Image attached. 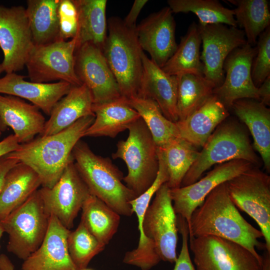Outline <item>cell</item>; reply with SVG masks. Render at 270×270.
Instances as JSON below:
<instances>
[{
	"mask_svg": "<svg viewBox=\"0 0 270 270\" xmlns=\"http://www.w3.org/2000/svg\"><path fill=\"white\" fill-rule=\"evenodd\" d=\"M198 158L184 176L180 186L191 184L216 164L244 160L257 166L260 160L244 128L234 120H225L208 138Z\"/></svg>",
	"mask_w": 270,
	"mask_h": 270,
	"instance_id": "obj_5",
	"label": "cell"
},
{
	"mask_svg": "<svg viewBox=\"0 0 270 270\" xmlns=\"http://www.w3.org/2000/svg\"><path fill=\"white\" fill-rule=\"evenodd\" d=\"M76 38H60L42 45L34 46L26 62L31 82L50 83L58 80L73 86L82 84L74 70Z\"/></svg>",
	"mask_w": 270,
	"mask_h": 270,
	"instance_id": "obj_9",
	"label": "cell"
},
{
	"mask_svg": "<svg viewBox=\"0 0 270 270\" xmlns=\"http://www.w3.org/2000/svg\"><path fill=\"white\" fill-rule=\"evenodd\" d=\"M93 104L91 92L85 84L72 86L68 92L55 104L39 136L55 134L83 117L94 116L92 111Z\"/></svg>",
	"mask_w": 270,
	"mask_h": 270,
	"instance_id": "obj_24",
	"label": "cell"
},
{
	"mask_svg": "<svg viewBox=\"0 0 270 270\" xmlns=\"http://www.w3.org/2000/svg\"><path fill=\"white\" fill-rule=\"evenodd\" d=\"M32 36L26 8L0 6V48L4 54L0 64L7 73L21 70L34 48Z\"/></svg>",
	"mask_w": 270,
	"mask_h": 270,
	"instance_id": "obj_13",
	"label": "cell"
},
{
	"mask_svg": "<svg viewBox=\"0 0 270 270\" xmlns=\"http://www.w3.org/2000/svg\"><path fill=\"white\" fill-rule=\"evenodd\" d=\"M229 116L228 109L214 94L191 115L176 122L179 136L196 148H202L216 128Z\"/></svg>",
	"mask_w": 270,
	"mask_h": 270,
	"instance_id": "obj_25",
	"label": "cell"
},
{
	"mask_svg": "<svg viewBox=\"0 0 270 270\" xmlns=\"http://www.w3.org/2000/svg\"><path fill=\"white\" fill-rule=\"evenodd\" d=\"M226 184L234 205L258 225L270 252V176L254 166Z\"/></svg>",
	"mask_w": 270,
	"mask_h": 270,
	"instance_id": "obj_8",
	"label": "cell"
},
{
	"mask_svg": "<svg viewBox=\"0 0 270 270\" xmlns=\"http://www.w3.org/2000/svg\"><path fill=\"white\" fill-rule=\"evenodd\" d=\"M20 144L18 138L14 134L5 138L0 142V158L16 150Z\"/></svg>",
	"mask_w": 270,
	"mask_h": 270,
	"instance_id": "obj_43",
	"label": "cell"
},
{
	"mask_svg": "<svg viewBox=\"0 0 270 270\" xmlns=\"http://www.w3.org/2000/svg\"><path fill=\"white\" fill-rule=\"evenodd\" d=\"M238 26L244 28L247 44L256 46L258 36L270 24V11L266 0H228Z\"/></svg>",
	"mask_w": 270,
	"mask_h": 270,
	"instance_id": "obj_34",
	"label": "cell"
},
{
	"mask_svg": "<svg viewBox=\"0 0 270 270\" xmlns=\"http://www.w3.org/2000/svg\"><path fill=\"white\" fill-rule=\"evenodd\" d=\"M147 0H134L128 14L123 20L124 23L128 27H136V23L142 9L147 3Z\"/></svg>",
	"mask_w": 270,
	"mask_h": 270,
	"instance_id": "obj_42",
	"label": "cell"
},
{
	"mask_svg": "<svg viewBox=\"0 0 270 270\" xmlns=\"http://www.w3.org/2000/svg\"><path fill=\"white\" fill-rule=\"evenodd\" d=\"M104 247L81 222L75 230L70 231L68 237V252L76 270L86 268L92 258Z\"/></svg>",
	"mask_w": 270,
	"mask_h": 270,
	"instance_id": "obj_38",
	"label": "cell"
},
{
	"mask_svg": "<svg viewBox=\"0 0 270 270\" xmlns=\"http://www.w3.org/2000/svg\"><path fill=\"white\" fill-rule=\"evenodd\" d=\"M94 120L84 136L115 138L140 116L130 104L128 98H120L108 102L93 104Z\"/></svg>",
	"mask_w": 270,
	"mask_h": 270,
	"instance_id": "obj_26",
	"label": "cell"
},
{
	"mask_svg": "<svg viewBox=\"0 0 270 270\" xmlns=\"http://www.w3.org/2000/svg\"><path fill=\"white\" fill-rule=\"evenodd\" d=\"M166 182L155 194L152 204L148 207L142 227L146 237L152 242L161 260L174 263L177 259V215Z\"/></svg>",
	"mask_w": 270,
	"mask_h": 270,
	"instance_id": "obj_11",
	"label": "cell"
},
{
	"mask_svg": "<svg viewBox=\"0 0 270 270\" xmlns=\"http://www.w3.org/2000/svg\"><path fill=\"white\" fill-rule=\"evenodd\" d=\"M24 78L16 72L6 74L0 78V94L27 100L48 116L50 115L55 104L73 86L62 81L50 83L28 82Z\"/></svg>",
	"mask_w": 270,
	"mask_h": 270,
	"instance_id": "obj_22",
	"label": "cell"
},
{
	"mask_svg": "<svg viewBox=\"0 0 270 270\" xmlns=\"http://www.w3.org/2000/svg\"><path fill=\"white\" fill-rule=\"evenodd\" d=\"M257 52L256 46L248 44L232 50L223 66L224 78L222 84L214 90V94L228 108L240 99L259 100L258 88L251 76L252 60Z\"/></svg>",
	"mask_w": 270,
	"mask_h": 270,
	"instance_id": "obj_17",
	"label": "cell"
},
{
	"mask_svg": "<svg viewBox=\"0 0 270 270\" xmlns=\"http://www.w3.org/2000/svg\"><path fill=\"white\" fill-rule=\"evenodd\" d=\"M262 262L261 270H270V252L266 250L262 256Z\"/></svg>",
	"mask_w": 270,
	"mask_h": 270,
	"instance_id": "obj_47",
	"label": "cell"
},
{
	"mask_svg": "<svg viewBox=\"0 0 270 270\" xmlns=\"http://www.w3.org/2000/svg\"><path fill=\"white\" fill-rule=\"evenodd\" d=\"M142 62V74L136 96L154 100L166 118L176 122L178 120L176 76L165 72L144 52Z\"/></svg>",
	"mask_w": 270,
	"mask_h": 270,
	"instance_id": "obj_21",
	"label": "cell"
},
{
	"mask_svg": "<svg viewBox=\"0 0 270 270\" xmlns=\"http://www.w3.org/2000/svg\"><path fill=\"white\" fill-rule=\"evenodd\" d=\"M128 100L144 122L158 146H163L172 138L179 136L176 122L164 116L154 100L138 96Z\"/></svg>",
	"mask_w": 270,
	"mask_h": 270,
	"instance_id": "obj_37",
	"label": "cell"
},
{
	"mask_svg": "<svg viewBox=\"0 0 270 270\" xmlns=\"http://www.w3.org/2000/svg\"><path fill=\"white\" fill-rule=\"evenodd\" d=\"M72 156L78 172L92 194L120 216L132 215L130 202L136 196L122 183V173L110 158L96 155L81 140L74 146Z\"/></svg>",
	"mask_w": 270,
	"mask_h": 270,
	"instance_id": "obj_3",
	"label": "cell"
},
{
	"mask_svg": "<svg viewBox=\"0 0 270 270\" xmlns=\"http://www.w3.org/2000/svg\"><path fill=\"white\" fill-rule=\"evenodd\" d=\"M77 10L76 48L90 42L102 50L107 36L106 0H72Z\"/></svg>",
	"mask_w": 270,
	"mask_h": 270,
	"instance_id": "obj_29",
	"label": "cell"
},
{
	"mask_svg": "<svg viewBox=\"0 0 270 270\" xmlns=\"http://www.w3.org/2000/svg\"><path fill=\"white\" fill-rule=\"evenodd\" d=\"M0 270H15L12 261L4 254L0 255Z\"/></svg>",
	"mask_w": 270,
	"mask_h": 270,
	"instance_id": "obj_46",
	"label": "cell"
},
{
	"mask_svg": "<svg viewBox=\"0 0 270 270\" xmlns=\"http://www.w3.org/2000/svg\"><path fill=\"white\" fill-rule=\"evenodd\" d=\"M2 130H1L0 129V136L1 134H2Z\"/></svg>",
	"mask_w": 270,
	"mask_h": 270,
	"instance_id": "obj_51",
	"label": "cell"
},
{
	"mask_svg": "<svg viewBox=\"0 0 270 270\" xmlns=\"http://www.w3.org/2000/svg\"><path fill=\"white\" fill-rule=\"evenodd\" d=\"M158 147L167 166L169 179L166 183L168 187L170 189L180 188L184 176L198 158L200 152L179 136L172 138L163 146Z\"/></svg>",
	"mask_w": 270,
	"mask_h": 270,
	"instance_id": "obj_35",
	"label": "cell"
},
{
	"mask_svg": "<svg viewBox=\"0 0 270 270\" xmlns=\"http://www.w3.org/2000/svg\"><path fill=\"white\" fill-rule=\"evenodd\" d=\"M232 108L248 126L255 149L260 155L264 168L270 172V109L260 101L243 98L235 101Z\"/></svg>",
	"mask_w": 270,
	"mask_h": 270,
	"instance_id": "obj_27",
	"label": "cell"
},
{
	"mask_svg": "<svg viewBox=\"0 0 270 270\" xmlns=\"http://www.w3.org/2000/svg\"><path fill=\"white\" fill-rule=\"evenodd\" d=\"M128 130L127 139L118 142L112 158L122 159L126 163L128 172L123 180L138 196L146 190L156 178L159 168L158 146L141 118Z\"/></svg>",
	"mask_w": 270,
	"mask_h": 270,
	"instance_id": "obj_6",
	"label": "cell"
},
{
	"mask_svg": "<svg viewBox=\"0 0 270 270\" xmlns=\"http://www.w3.org/2000/svg\"><path fill=\"white\" fill-rule=\"evenodd\" d=\"M94 120V116L83 117L58 133L39 136L20 144L18 149L6 155L32 168L38 175L42 187L52 188L73 158L74 146L84 136Z\"/></svg>",
	"mask_w": 270,
	"mask_h": 270,
	"instance_id": "obj_2",
	"label": "cell"
},
{
	"mask_svg": "<svg viewBox=\"0 0 270 270\" xmlns=\"http://www.w3.org/2000/svg\"><path fill=\"white\" fill-rule=\"evenodd\" d=\"M4 232V230L2 225V222H0V238L2 237V234H3Z\"/></svg>",
	"mask_w": 270,
	"mask_h": 270,
	"instance_id": "obj_48",
	"label": "cell"
},
{
	"mask_svg": "<svg viewBox=\"0 0 270 270\" xmlns=\"http://www.w3.org/2000/svg\"><path fill=\"white\" fill-rule=\"evenodd\" d=\"M257 52L252 62L251 76L252 82L258 88L270 76V26L258 36Z\"/></svg>",
	"mask_w": 270,
	"mask_h": 270,
	"instance_id": "obj_39",
	"label": "cell"
},
{
	"mask_svg": "<svg viewBox=\"0 0 270 270\" xmlns=\"http://www.w3.org/2000/svg\"><path fill=\"white\" fill-rule=\"evenodd\" d=\"M202 50L200 60L204 66V76L216 88L224 78V62L234 49L246 44L243 30L224 24L198 25Z\"/></svg>",
	"mask_w": 270,
	"mask_h": 270,
	"instance_id": "obj_14",
	"label": "cell"
},
{
	"mask_svg": "<svg viewBox=\"0 0 270 270\" xmlns=\"http://www.w3.org/2000/svg\"><path fill=\"white\" fill-rule=\"evenodd\" d=\"M189 238L212 236L238 243L262 264L256 249H266L258 238L260 230L248 222L230 199L226 182L215 188L193 212L188 226Z\"/></svg>",
	"mask_w": 270,
	"mask_h": 270,
	"instance_id": "obj_1",
	"label": "cell"
},
{
	"mask_svg": "<svg viewBox=\"0 0 270 270\" xmlns=\"http://www.w3.org/2000/svg\"><path fill=\"white\" fill-rule=\"evenodd\" d=\"M176 78L178 120H182L200 108L214 95L216 86L204 76L184 74Z\"/></svg>",
	"mask_w": 270,
	"mask_h": 270,
	"instance_id": "obj_33",
	"label": "cell"
},
{
	"mask_svg": "<svg viewBox=\"0 0 270 270\" xmlns=\"http://www.w3.org/2000/svg\"><path fill=\"white\" fill-rule=\"evenodd\" d=\"M3 72L4 71H3L2 66L1 64H0V75L2 74V72Z\"/></svg>",
	"mask_w": 270,
	"mask_h": 270,
	"instance_id": "obj_49",
	"label": "cell"
},
{
	"mask_svg": "<svg viewBox=\"0 0 270 270\" xmlns=\"http://www.w3.org/2000/svg\"><path fill=\"white\" fill-rule=\"evenodd\" d=\"M70 231L56 218L50 216L42 243L24 260L22 270H76L68 248Z\"/></svg>",
	"mask_w": 270,
	"mask_h": 270,
	"instance_id": "obj_19",
	"label": "cell"
},
{
	"mask_svg": "<svg viewBox=\"0 0 270 270\" xmlns=\"http://www.w3.org/2000/svg\"><path fill=\"white\" fill-rule=\"evenodd\" d=\"M18 162L16 159L8 157L6 155L0 158V194L6 174Z\"/></svg>",
	"mask_w": 270,
	"mask_h": 270,
	"instance_id": "obj_44",
	"label": "cell"
},
{
	"mask_svg": "<svg viewBox=\"0 0 270 270\" xmlns=\"http://www.w3.org/2000/svg\"><path fill=\"white\" fill-rule=\"evenodd\" d=\"M42 186L38 174L28 166L18 162L7 173L0 194V222L26 201Z\"/></svg>",
	"mask_w": 270,
	"mask_h": 270,
	"instance_id": "obj_28",
	"label": "cell"
},
{
	"mask_svg": "<svg viewBox=\"0 0 270 270\" xmlns=\"http://www.w3.org/2000/svg\"><path fill=\"white\" fill-rule=\"evenodd\" d=\"M92 270V269H88V268H84V269H83V270Z\"/></svg>",
	"mask_w": 270,
	"mask_h": 270,
	"instance_id": "obj_50",
	"label": "cell"
},
{
	"mask_svg": "<svg viewBox=\"0 0 270 270\" xmlns=\"http://www.w3.org/2000/svg\"><path fill=\"white\" fill-rule=\"evenodd\" d=\"M158 158V171L154 182L146 190L130 202L133 212L135 213L138 218L140 238L136 248L126 253L123 262L138 266L142 270H149L161 260L156 252L154 244L144 236L142 227L144 214L152 197L161 186L167 182L169 179L168 168L164 156L159 154Z\"/></svg>",
	"mask_w": 270,
	"mask_h": 270,
	"instance_id": "obj_20",
	"label": "cell"
},
{
	"mask_svg": "<svg viewBox=\"0 0 270 270\" xmlns=\"http://www.w3.org/2000/svg\"><path fill=\"white\" fill-rule=\"evenodd\" d=\"M60 0H28L26 14L35 46L52 42L59 38Z\"/></svg>",
	"mask_w": 270,
	"mask_h": 270,
	"instance_id": "obj_31",
	"label": "cell"
},
{
	"mask_svg": "<svg viewBox=\"0 0 270 270\" xmlns=\"http://www.w3.org/2000/svg\"><path fill=\"white\" fill-rule=\"evenodd\" d=\"M168 6L151 14L136 28L139 44L162 68L176 50V22Z\"/></svg>",
	"mask_w": 270,
	"mask_h": 270,
	"instance_id": "obj_18",
	"label": "cell"
},
{
	"mask_svg": "<svg viewBox=\"0 0 270 270\" xmlns=\"http://www.w3.org/2000/svg\"><path fill=\"white\" fill-rule=\"evenodd\" d=\"M50 217L38 190L0 222L8 234V251L25 260L42 243Z\"/></svg>",
	"mask_w": 270,
	"mask_h": 270,
	"instance_id": "obj_7",
	"label": "cell"
},
{
	"mask_svg": "<svg viewBox=\"0 0 270 270\" xmlns=\"http://www.w3.org/2000/svg\"><path fill=\"white\" fill-rule=\"evenodd\" d=\"M59 38L66 40L76 34L78 17L72 0H60L58 7Z\"/></svg>",
	"mask_w": 270,
	"mask_h": 270,
	"instance_id": "obj_40",
	"label": "cell"
},
{
	"mask_svg": "<svg viewBox=\"0 0 270 270\" xmlns=\"http://www.w3.org/2000/svg\"><path fill=\"white\" fill-rule=\"evenodd\" d=\"M173 13L191 12L198 18V25L224 24L238 27L233 10L217 0H168Z\"/></svg>",
	"mask_w": 270,
	"mask_h": 270,
	"instance_id": "obj_36",
	"label": "cell"
},
{
	"mask_svg": "<svg viewBox=\"0 0 270 270\" xmlns=\"http://www.w3.org/2000/svg\"><path fill=\"white\" fill-rule=\"evenodd\" d=\"M254 166L246 160H232L218 164L203 178L191 184L170 189L176 214L186 219L188 226L194 210L202 204L215 188Z\"/></svg>",
	"mask_w": 270,
	"mask_h": 270,
	"instance_id": "obj_16",
	"label": "cell"
},
{
	"mask_svg": "<svg viewBox=\"0 0 270 270\" xmlns=\"http://www.w3.org/2000/svg\"><path fill=\"white\" fill-rule=\"evenodd\" d=\"M177 225L182 237V245L179 256L176 261L173 270H196L192 262L188 247L189 232L186 219L177 215Z\"/></svg>",
	"mask_w": 270,
	"mask_h": 270,
	"instance_id": "obj_41",
	"label": "cell"
},
{
	"mask_svg": "<svg viewBox=\"0 0 270 270\" xmlns=\"http://www.w3.org/2000/svg\"><path fill=\"white\" fill-rule=\"evenodd\" d=\"M196 270H261L262 264L242 245L222 238H189Z\"/></svg>",
	"mask_w": 270,
	"mask_h": 270,
	"instance_id": "obj_10",
	"label": "cell"
},
{
	"mask_svg": "<svg viewBox=\"0 0 270 270\" xmlns=\"http://www.w3.org/2000/svg\"><path fill=\"white\" fill-rule=\"evenodd\" d=\"M74 70L81 83L91 92L94 104L108 102L122 96L102 51L94 44L86 42L76 48Z\"/></svg>",
	"mask_w": 270,
	"mask_h": 270,
	"instance_id": "obj_15",
	"label": "cell"
},
{
	"mask_svg": "<svg viewBox=\"0 0 270 270\" xmlns=\"http://www.w3.org/2000/svg\"><path fill=\"white\" fill-rule=\"evenodd\" d=\"M38 192L48 214L54 216L66 228L74 221L91 194L71 160L58 181L52 187H42Z\"/></svg>",
	"mask_w": 270,
	"mask_h": 270,
	"instance_id": "obj_12",
	"label": "cell"
},
{
	"mask_svg": "<svg viewBox=\"0 0 270 270\" xmlns=\"http://www.w3.org/2000/svg\"><path fill=\"white\" fill-rule=\"evenodd\" d=\"M36 106L17 96L0 94V129L10 128L20 144L42 132L44 116Z\"/></svg>",
	"mask_w": 270,
	"mask_h": 270,
	"instance_id": "obj_23",
	"label": "cell"
},
{
	"mask_svg": "<svg viewBox=\"0 0 270 270\" xmlns=\"http://www.w3.org/2000/svg\"><path fill=\"white\" fill-rule=\"evenodd\" d=\"M258 88L259 101L266 106L270 105V76Z\"/></svg>",
	"mask_w": 270,
	"mask_h": 270,
	"instance_id": "obj_45",
	"label": "cell"
},
{
	"mask_svg": "<svg viewBox=\"0 0 270 270\" xmlns=\"http://www.w3.org/2000/svg\"><path fill=\"white\" fill-rule=\"evenodd\" d=\"M80 222L102 244H108L116 232L120 216L90 194L82 208Z\"/></svg>",
	"mask_w": 270,
	"mask_h": 270,
	"instance_id": "obj_32",
	"label": "cell"
},
{
	"mask_svg": "<svg viewBox=\"0 0 270 270\" xmlns=\"http://www.w3.org/2000/svg\"><path fill=\"white\" fill-rule=\"evenodd\" d=\"M202 44L198 24L192 22L173 55L162 68L166 74L177 76L192 74L204 76V66L200 60Z\"/></svg>",
	"mask_w": 270,
	"mask_h": 270,
	"instance_id": "obj_30",
	"label": "cell"
},
{
	"mask_svg": "<svg viewBox=\"0 0 270 270\" xmlns=\"http://www.w3.org/2000/svg\"><path fill=\"white\" fill-rule=\"evenodd\" d=\"M108 34L102 48L122 96H136L142 74V50L136 27H128L118 17L107 21Z\"/></svg>",
	"mask_w": 270,
	"mask_h": 270,
	"instance_id": "obj_4",
	"label": "cell"
}]
</instances>
